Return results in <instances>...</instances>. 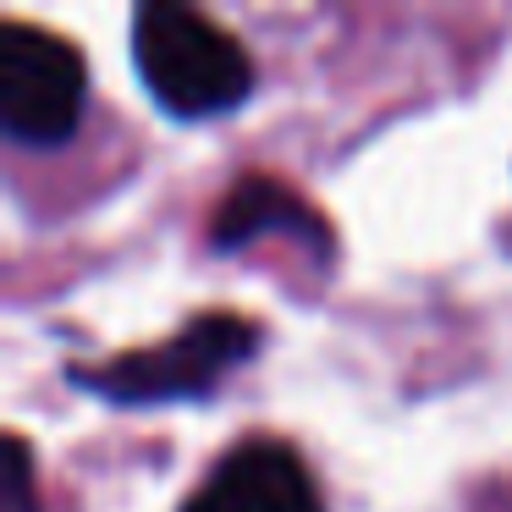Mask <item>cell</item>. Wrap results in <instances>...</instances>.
<instances>
[{
  "label": "cell",
  "instance_id": "obj_1",
  "mask_svg": "<svg viewBox=\"0 0 512 512\" xmlns=\"http://www.w3.org/2000/svg\"><path fill=\"white\" fill-rule=\"evenodd\" d=\"M133 61L160 111L182 122L226 116L254 94V61L226 28L182 0H144L133 17Z\"/></svg>",
  "mask_w": 512,
  "mask_h": 512
},
{
  "label": "cell",
  "instance_id": "obj_2",
  "mask_svg": "<svg viewBox=\"0 0 512 512\" xmlns=\"http://www.w3.org/2000/svg\"><path fill=\"white\" fill-rule=\"evenodd\" d=\"M259 347V325L243 314L210 309L188 320L171 342L144 347V353H122L111 364L72 369V386L94 391L105 402H127V408H149V402H199L221 386L232 369H243Z\"/></svg>",
  "mask_w": 512,
  "mask_h": 512
},
{
  "label": "cell",
  "instance_id": "obj_3",
  "mask_svg": "<svg viewBox=\"0 0 512 512\" xmlns=\"http://www.w3.org/2000/svg\"><path fill=\"white\" fill-rule=\"evenodd\" d=\"M89 72L67 39L28 23L0 28V127L12 144H67L83 122Z\"/></svg>",
  "mask_w": 512,
  "mask_h": 512
},
{
  "label": "cell",
  "instance_id": "obj_4",
  "mask_svg": "<svg viewBox=\"0 0 512 512\" xmlns=\"http://www.w3.org/2000/svg\"><path fill=\"white\" fill-rule=\"evenodd\" d=\"M182 512H325V501L292 446L248 435L204 474Z\"/></svg>",
  "mask_w": 512,
  "mask_h": 512
},
{
  "label": "cell",
  "instance_id": "obj_5",
  "mask_svg": "<svg viewBox=\"0 0 512 512\" xmlns=\"http://www.w3.org/2000/svg\"><path fill=\"white\" fill-rule=\"evenodd\" d=\"M259 237H298V243H314L320 254H331V232H325V221L292 188H281L276 177H243L221 199L215 226H210V243L226 248V254L259 243Z\"/></svg>",
  "mask_w": 512,
  "mask_h": 512
},
{
  "label": "cell",
  "instance_id": "obj_6",
  "mask_svg": "<svg viewBox=\"0 0 512 512\" xmlns=\"http://www.w3.org/2000/svg\"><path fill=\"white\" fill-rule=\"evenodd\" d=\"M6 512H34V468L17 435H6Z\"/></svg>",
  "mask_w": 512,
  "mask_h": 512
}]
</instances>
